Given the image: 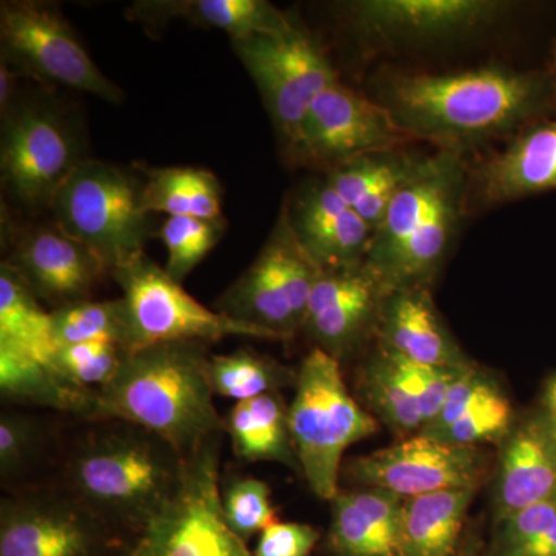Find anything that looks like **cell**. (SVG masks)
Listing matches in <instances>:
<instances>
[{"instance_id":"obj_37","label":"cell","mask_w":556,"mask_h":556,"mask_svg":"<svg viewBox=\"0 0 556 556\" xmlns=\"http://www.w3.org/2000/svg\"><path fill=\"white\" fill-rule=\"evenodd\" d=\"M222 510L226 525L244 543L276 522L269 485L257 478L240 477L226 482L222 486Z\"/></svg>"},{"instance_id":"obj_16","label":"cell","mask_w":556,"mask_h":556,"mask_svg":"<svg viewBox=\"0 0 556 556\" xmlns=\"http://www.w3.org/2000/svg\"><path fill=\"white\" fill-rule=\"evenodd\" d=\"M387 292L367 269L321 270L311 294L303 329L329 356H348L369 329L378 328Z\"/></svg>"},{"instance_id":"obj_23","label":"cell","mask_w":556,"mask_h":556,"mask_svg":"<svg viewBox=\"0 0 556 556\" xmlns=\"http://www.w3.org/2000/svg\"><path fill=\"white\" fill-rule=\"evenodd\" d=\"M556 434L546 419L532 420L508 437L501 455L496 504L501 519L554 497Z\"/></svg>"},{"instance_id":"obj_22","label":"cell","mask_w":556,"mask_h":556,"mask_svg":"<svg viewBox=\"0 0 556 556\" xmlns=\"http://www.w3.org/2000/svg\"><path fill=\"white\" fill-rule=\"evenodd\" d=\"M329 546L336 556H401L404 497L364 486L331 501Z\"/></svg>"},{"instance_id":"obj_25","label":"cell","mask_w":556,"mask_h":556,"mask_svg":"<svg viewBox=\"0 0 556 556\" xmlns=\"http://www.w3.org/2000/svg\"><path fill=\"white\" fill-rule=\"evenodd\" d=\"M135 17L160 22L188 20L200 27L225 31L230 40L287 30L294 20L265 0H185L142 2L134 7Z\"/></svg>"},{"instance_id":"obj_13","label":"cell","mask_w":556,"mask_h":556,"mask_svg":"<svg viewBox=\"0 0 556 556\" xmlns=\"http://www.w3.org/2000/svg\"><path fill=\"white\" fill-rule=\"evenodd\" d=\"M343 7L358 36L390 47L468 38L511 10V3L496 0H358Z\"/></svg>"},{"instance_id":"obj_39","label":"cell","mask_w":556,"mask_h":556,"mask_svg":"<svg viewBox=\"0 0 556 556\" xmlns=\"http://www.w3.org/2000/svg\"><path fill=\"white\" fill-rule=\"evenodd\" d=\"M390 354L396 362L405 380H407L408 387L412 388L420 412H422L424 420H426V426L441 412L442 405H444L445 399H447L456 380L467 368L471 367V365L467 368L427 367V365L405 361L404 357L397 356V354Z\"/></svg>"},{"instance_id":"obj_34","label":"cell","mask_w":556,"mask_h":556,"mask_svg":"<svg viewBox=\"0 0 556 556\" xmlns=\"http://www.w3.org/2000/svg\"><path fill=\"white\" fill-rule=\"evenodd\" d=\"M223 222L192 217H169L161 226L159 239L167 251L166 273L182 283L186 277L217 247L225 230Z\"/></svg>"},{"instance_id":"obj_29","label":"cell","mask_w":556,"mask_h":556,"mask_svg":"<svg viewBox=\"0 0 556 556\" xmlns=\"http://www.w3.org/2000/svg\"><path fill=\"white\" fill-rule=\"evenodd\" d=\"M142 199L149 215L223 222L222 185L211 170L201 167L144 169Z\"/></svg>"},{"instance_id":"obj_14","label":"cell","mask_w":556,"mask_h":556,"mask_svg":"<svg viewBox=\"0 0 556 556\" xmlns=\"http://www.w3.org/2000/svg\"><path fill=\"white\" fill-rule=\"evenodd\" d=\"M482 470L477 447H460L419 433L351 459L345 475L354 484L388 490L408 500L441 490L478 486Z\"/></svg>"},{"instance_id":"obj_2","label":"cell","mask_w":556,"mask_h":556,"mask_svg":"<svg viewBox=\"0 0 556 556\" xmlns=\"http://www.w3.org/2000/svg\"><path fill=\"white\" fill-rule=\"evenodd\" d=\"M204 343H156L130 351L97 390L94 417L129 424L189 456L225 430L214 404Z\"/></svg>"},{"instance_id":"obj_11","label":"cell","mask_w":556,"mask_h":556,"mask_svg":"<svg viewBox=\"0 0 556 556\" xmlns=\"http://www.w3.org/2000/svg\"><path fill=\"white\" fill-rule=\"evenodd\" d=\"M86 159L78 137L56 110L16 101L2 116V185L21 206L50 208L62 182Z\"/></svg>"},{"instance_id":"obj_31","label":"cell","mask_w":556,"mask_h":556,"mask_svg":"<svg viewBox=\"0 0 556 556\" xmlns=\"http://www.w3.org/2000/svg\"><path fill=\"white\" fill-rule=\"evenodd\" d=\"M362 383L368 404L394 433L407 439L422 431L426 420L416 396L396 362L383 348L365 368Z\"/></svg>"},{"instance_id":"obj_19","label":"cell","mask_w":556,"mask_h":556,"mask_svg":"<svg viewBox=\"0 0 556 556\" xmlns=\"http://www.w3.org/2000/svg\"><path fill=\"white\" fill-rule=\"evenodd\" d=\"M556 189V121H540L515 137L468 181L485 206Z\"/></svg>"},{"instance_id":"obj_44","label":"cell","mask_w":556,"mask_h":556,"mask_svg":"<svg viewBox=\"0 0 556 556\" xmlns=\"http://www.w3.org/2000/svg\"><path fill=\"white\" fill-rule=\"evenodd\" d=\"M544 405H546V422L556 434V378L548 383Z\"/></svg>"},{"instance_id":"obj_4","label":"cell","mask_w":556,"mask_h":556,"mask_svg":"<svg viewBox=\"0 0 556 556\" xmlns=\"http://www.w3.org/2000/svg\"><path fill=\"white\" fill-rule=\"evenodd\" d=\"M118 424L80 445L70 482L76 500L105 525L139 532L177 492L188 456L144 428Z\"/></svg>"},{"instance_id":"obj_26","label":"cell","mask_w":556,"mask_h":556,"mask_svg":"<svg viewBox=\"0 0 556 556\" xmlns=\"http://www.w3.org/2000/svg\"><path fill=\"white\" fill-rule=\"evenodd\" d=\"M477 490L448 489L404 500L401 556H456Z\"/></svg>"},{"instance_id":"obj_46","label":"cell","mask_w":556,"mask_h":556,"mask_svg":"<svg viewBox=\"0 0 556 556\" xmlns=\"http://www.w3.org/2000/svg\"><path fill=\"white\" fill-rule=\"evenodd\" d=\"M554 500L556 501V486H555Z\"/></svg>"},{"instance_id":"obj_17","label":"cell","mask_w":556,"mask_h":556,"mask_svg":"<svg viewBox=\"0 0 556 556\" xmlns=\"http://www.w3.org/2000/svg\"><path fill=\"white\" fill-rule=\"evenodd\" d=\"M285 208L295 239L318 268L345 270L364 266L375 230L327 179L306 185Z\"/></svg>"},{"instance_id":"obj_40","label":"cell","mask_w":556,"mask_h":556,"mask_svg":"<svg viewBox=\"0 0 556 556\" xmlns=\"http://www.w3.org/2000/svg\"><path fill=\"white\" fill-rule=\"evenodd\" d=\"M39 427L31 417L7 412L0 417V475L3 481L21 475L38 452Z\"/></svg>"},{"instance_id":"obj_6","label":"cell","mask_w":556,"mask_h":556,"mask_svg":"<svg viewBox=\"0 0 556 556\" xmlns=\"http://www.w3.org/2000/svg\"><path fill=\"white\" fill-rule=\"evenodd\" d=\"M142 189L144 179L87 156L54 193L50 204L54 225L112 273L146 254L149 214Z\"/></svg>"},{"instance_id":"obj_20","label":"cell","mask_w":556,"mask_h":556,"mask_svg":"<svg viewBox=\"0 0 556 556\" xmlns=\"http://www.w3.org/2000/svg\"><path fill=\"white\" fill-rule=\"evenodd\" d=\"M378 328L382 348L413 364L438 368L471 365L442 325L427 288L388 292Z\"/></svg>"},{"instance_id":"obj_5","label":"cell","mask_w":556,"mask_h":556,"mask_svg":"<svg viewBox=\"0 0 556 556\" xmlns=\"http://www.w3.org/2000/svg\"><path fill=\"white\" fill-rule=\"evenodd\" d=\"M289 427L300 471L329 503L340 492L346 450L378 431L376 420L351 396L338 358L317 346L300 365Z\"/></svg>"},{"instance_id":"obj_38","label":"cell","mask_w":556,"mask_h":556,"mask_svg":"<svg viewBox=\"0 0 556 556\" xmlns=\"http://www.w3.org/2000/svg\"><path fill=\"white\" fill-rule=\"evenodd\" d=\"M127 353L113 342L76 343L60 348L54 365L73 382L97 391L118 375Z\"/></svg>"},{"instance_id":"obj_18","label":"cell","mask_w":556,"mask_h":556,"mask_svg":"<svg viewBox=\"0 0 556 556\" xmlns=\"http://www.w3.org/2000/svg\"><path fill=\"white\" fill-rule=\"evenodd\" d=\"M7 265L40 302L62 308L84 302L108 269L93 254L56 225L25 232Z\"/></svg>"},{"instance_id":"obj_7","label":"cell","mask_w":556,"mask_h":556,"mask_svg":"<svg viewBox=\"0 0 556 556\" xmlns=\"http://www.w3.org/2000/svg\"><path fill=\"white\" fill-rule=\"evenodd\" d=\"M112 276L123 289L129 353L156 343H207L232 336L277 340L268 331L206 308L146 254L113 269Z\"/></svg>"},{"instance_id":"obj_9","label":"cell","mask_w":556,"mask_h":556,"mask_svg":"<svg viewBox=\"0 0 556 556\" xmlns=\"http://www.w3.org/2000/svg\"><path fill=\"white\" fill-rule=\"evenodd\" d=\"M230 43L288 149L318 94L338 83V73L316 39L295 22L287 30Z\"/></svg>"},{"instance_id":"obj_28","label":"cell","mask_w":556,"mask_h":556,"mask_svg":"<svg viewBox=\"0 0 556 556\" xmlns=\"http://www.w3.org/2000/svg\"><path fill=\"white\" fill-rule=\"evenodd\" d=\"M0 391L17 404L94 417L97 391L78 386L60 369L0 346Z\"/></svg>"},{"instance_id":"obj_32","label":"cell","mask_w":556,"mask_h":556,"mask_svg":"<svg viewBox=\"0 0 556 556\" xmlns=\"http://www.w3.org/2000/svg\"><path fill=\"white\" fill-rule=\"evenodd\" d=\"M208 376L215 396L236 402L280 391L298 380V375L273 358L247 350L211 356Z\"/></svg>"},{"instance_id":"obj_27","label":"cell","mask_w":556,"mask_h":556,"mask_svg":"<svg viewBox=\"0 0 556 556\" xmlns=\"http://www.w3.org/2000/svg\"><path fill=\"white\" fill-rule=\"evenodd\" d=\"M233 453L247 463H280L300 470L289 427V407L280 391L236 402L225 419Z\"/></svg>"},{"instance_id":"obj_1","label":"cell","mask_w":556,"mask_h":556,"mask_svg":"<svg viewBox=\"0 0 556 556\" xmlns=\"http://www.w3.org/2000/svg\"><path fill=\"white\" fill-rule=\"evenodd\" d=\"M376 101L413 141L463 156L493 139L519 135L555 104L547 73L485 65L464 72L390 73Z\"/></svg>"},{"instance_id":"obj_12","label":"cell","mask_w":556,"mask_h":556,"mask_svg":"<svg viewBox=\"0 0 556 556\" xmlns=\"http://www.w3.org/2000/svg\"><path fill=\"white\" fill-rule=\"evenodd\" d=\"M412 141L383 105L338 80L313 102L287 152L292 163L329 172Z\"/></svg>"},{"instance_id":"obj_33","label":"cell","mask_w":556,"mask_h":556,"mask_svg":"<svg viewBox=\"0 0 556 556\" xmlns=\"http://www.w3.org/2000/svg\"><path fill=\"white\" fill-rule=\"evenodd\" d=\"M58 348L87 342H113L126 348L129 342L123 299L73 303L51 311Z\"/></svg>"},{"instance_id":"obj_24","label":"cell","mask_w":556,"mask_h":556,"mask_svg":"<svg viewBox=\"0 0 556 556\" xmlns=\"http://www.w3.org/2000/svg\"><path fill=\"white\" fill-rule=\"evenodd\" d=\"M217 306L225 316L268 331L277 340L292 338L302 329L289 305L276 252L268 241L254 263L222 295Z\"/></svg>"},{"instance_id":"obj_30","label":"cell","mask_w":556,"mask_h":556,"mask_svg":"<svg viewBox=\"0 0 556 556\" xmlns=\"http://www.w3.org/2000/svg\"><path fill=\"white\" fill-rule=\"evenodd\" d=\"M0 346L56 367L60 348L54 342L51 313L7 263L0 266Z\"/></svg>"},{"instance_id":"obj_36","label":"cell","mask_w":556,"mask_h":556,"mask_svg":"<svg viewBox=\"0 0 556 556\" xmlns=\"http://www.w3.org/2000/svg\"><path fill=\"white\" fill-rule=\"evenodd\" d=\"M511 424V405L506 394L493 380L479 394L463 416L450 426L438 441L460 447H477L481 442L506 437Z\"/></svg>"},{"instance_id":"obj_45","label":"cell","mask_w":556,"mask_h":556,"mask_svg":"<svg viewBox=\"0 0 556 556\" xmlns=\"http://www.w3.org/2000/svg\"><path fill=\"white\" fill-rule=\"evenodd\" d=\"M456 556H479V541L475 536H468L463 541Z\"/></svg>"},{"instance_id":"obj_41","label":"cell","mask_w":556,"mask_h":556,"mask_svg":"<svg viewBox=\"0 0 556 556\" xmlns=\"http://www.w3.org/2000/svg\"><path fill=\"white\" fill-rule=\"evenodd\" d=\"M492 382L493 379H490L484 372L479 371L475 365H471L456 380L447 399H445L444 405H442L441 412L422 428L420 434L434 439L441 437L450 426H453L466 413V409L477 401L479 394Z\"/></svg>"},{"instance_id":"obj_43","label":"cell","mask_w":556,"mask_h":556,"mask_svg":"<svg viewBox=\"0 0 556 556\" xmlns=\"http://www.w3.org/2000/svg\"><path fill=\"white\" fill-rule=\"evenodd\" d=\"M24 73L10 64L7 60H0V113L7 115L14 102L17 101V84Z\"/></svg>"},{"instance_id":"obj_21","label":"cell","mask_w":556,"mask_h":556,"mask_svg":"<svg viewBox=\"0 0 556 556\" xmlns=\"http://www.w3.org/2000/svg\"><path fill=\"white\" fill-rule=\"evenodd\" d=\"M434 159L437 153L420 155L404 149L386 150L329 170L325 179L375 230L399 193L422 178Z\"/></svg>"},{"instance_id":"obj_42","label":"cell","mask_w":556,"mask_h":556,"mask_svg":"<svg viewBox=\"0 0 556 556\" xmlns=\"http://www.w3.org/2000/svg\"><path fill=\"white\" fill-rule=\"evenodd\" d=\"M320 533L302 522H273L260 533L254 556H309Z\"/></svg>"},{"instance_id":"obj_15","label":"cell","mask_w":556,"mask_h":556,"mask_svg":"<svg viewBox=\"0 0 556 556\" xmlns=\"http://www.w3.org/2000/svg\"><path fill=\"white\" fill-rule=\"evenodd\" d=\"M109 526L76 497L25 495L0 507V556H105Z\"/></svg>"},{"instance_id":"obj_35","label":"cell","mask_w":556,"mask_h":556,"mask_svg":"<svg viewBox=\"0 0 556 556\" xmlns=\"http://www.w3.org/2000/svg\"><path fill=\"white\" fill-rule=\"evenodd\" d=\"M496 556H556V501L501 519Z\"/></svg>"},{"instance_id":"obj_8","label":"cell","mask_w":556,"mask_h":556,"mask_svg":"<svg viewBox=\"0 0 556 556\" xmlns=\"http://www.w3.org/2000/svg\"><path fill=\"white\" fill-rule=\"evenodd\" d=\"M127 556H254L223 517L219 437L186 457L177 492Z\"/></svg>"},{"instance_id":"obj_3","label":"cell","mask_w":556,"mask_h":556,"mask_svg":"<svg viewBox=\"0 0 556 556\" xmlns=\"http://www.w3.org/2000/svg\"><path fill=\"white\" fill-rule=\"evenodd\" d=\"M468 181L463 156L438 152L431 169L390 204L364 263L387 294L426 288L434 276L466 211Z\"/></svg>"},{"instance_id":"obj_10","label":"cell","mask_w":556,"mask_h":556,"mask_svg":"<svg viewBox=\"0 0 556 556\" xmlns=\"http://www.w3.org/2000/svg\"><path fill=\"white\" fill-rule=\"evenodd\" d=\"M2 58L25 76L118 104L123 90L108 78L54 5L11 0L0 5Z\"/></svg>"}]
</instances>
